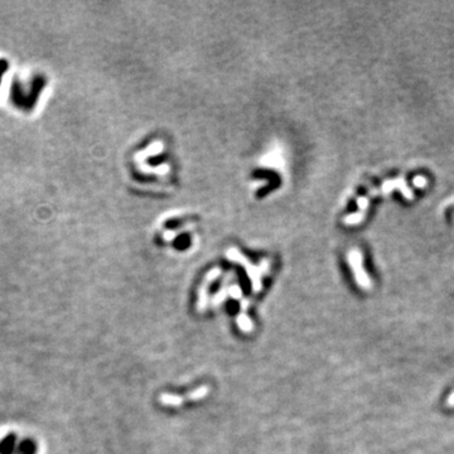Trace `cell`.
I'll return each mask as SVG.
<instances>
[{"label":"cell","instance_id":"1","mask_svg":"<svg viewBox=\"0 0 454 454\" xmlns=\"http://www.w3.org/2000/svg\"><path fill=\"white\" fill-rule=\"evenodd\" d=\"M348 264H350L351 269H352L353 277H355L356 283L360 288L362 289H370L371 288V279L367 275L366 270L364 268V256H362L361 250L353 248L348 251L347 255Z\"/></svg>","mask_w":454,"mask_h":454},{"label":"cell","instance_id":"2","mask_svg":"<svg viewBox=\"0 0 454 454\" xmlns=\"http://www.w3.org/2000/svg\"><path fill=\"white\" fill-rule=\"evenodd\" d=\"M394 189H399L401 193L404 195V197L408 198V200H413L414 198V195L410 191V188L406 186L405 181L404 179H392V181H387L385 182L382 186L380 187L378 189H375V191H371L369 196H366L367 200H370V197H376L378 195H389L391 191Z\"/></svg>","mask_w":454,"mask_h":454},{"label":"cell","instance_id":"3","mask_svg":"<svg viewBox=\"0 0 454 454\" xmlns=\"http://www.w3.org/2000/svg\"><path fill=\"white\" fill-rule=\"evenodd\" d=\"M13 446H14V438H8V439L3 442V444L0 447V451L3 452L4 454H6L9 453V452H11Z\"/></svg>","mask_w":454,"mask_h":454},{"label":"cell","instance_id":"4","mask_svg":"<svg viewBox=\"0 0 454 454\" xmlns=\"http://www.w3.org/2000/svg\"><path fill=\"white\" fill-rule=\"evenodd\" d=\"M428 181H426V178L423 177V175H416V177L413 179V184H414L416 188H424L426 186Z\"/></svg>","mask_w":454,"mask_h":454},{"label":"cell","instance_id":"5","mask_svg":"<svg viewBox=\"0 0 454 454\" xmlns=\"http://www.w3.org/2000/svg\"><path fill=\"white\" fill-rule=\"evenodd\" d=\"M22 452L24 454H31L32 453V451H31V444L29 443H24V446L22 447Z\"/></svg>","mask_w":454,"mask_h":454},{"label":"cell","instance_id":"6","mask_svg":"<svg viewBox=\"0 0 454 454\" xmlns=\"http://www.w3.org/2000/svg\"><path fill=\"white\" fill-rule=\"evenodd\" d=\"M447 404H448V406H454V392H452V395L449 396L448 398V400H447Z\"/></svg>","mask_w":454,"mask_h":454}]
</instances>
